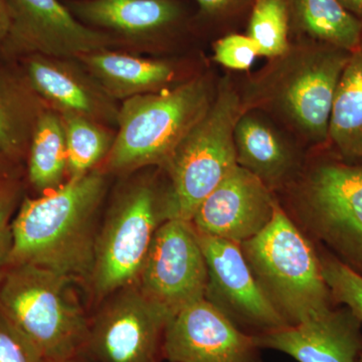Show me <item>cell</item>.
Listing matches in <instances>:
<instances>
[{
	"instance_id": "obj_1",
	"label": "cell",
	"mask_w": 362,
	"mask_h": 362,
	"mask_svg": "<svg viewBox=\"0 0 362 362\" xmlns=\"http://www.w3.org/2000/svg\"><path fill=\"white\" fill-rule=\"evenodd\" d=\"M111 176L100 168L25 197L14 214L8 266L32 264L88 284Z\"/></svg>"
},
{
	"instance_id": "obj_2",
	"label": "cell",
	"mask_w": 362,
	"mask_h": 362,
	"mask_svg": "<svg viewBox=\"0 0 362 362\" xmlns=\"http://www.w3.org/2000/svg\"><path fill=\"white\" fill-rule=\"evenodd\" d=\"M154 168L121 176L100 225L88 287L95 303L137 282L154 235L164 221L166 185Z\"/></svg>"
},
{
	"instance_id": "obj_3",
	"label": "cell",
	"mask_w": 362,
	"mask_h": 362,
	"mask_svg": "<svg viewBox=\"0 0 362 362\" xmlns=\"http://www.w3.org/2000/svg\"><path fill=\"white\" fill-rule=\"evenodd\" d=\"M211 102V84L202 76L121 102L115 139L99 168L111 177L163 168Z\"/></svg>"
},
{
	"instance_id": "obj_4",
	"label": "cell",
	"mask_w": 362,
	"mask_h": 362,
	"mask_svg": "<svg viewBox=\"0 0 362 362\" xmlns=\"http://www.w3.org/2000/svg\"><path fill=\"white\" fill-rule=\"evenodd\" d=\"M252 275L289 326L337 306L319 252L280 204L268 226L240 244Z\"/></svg>"
},
{
	"instance_id": "obj_5",
	"label": "cell",
	"mask_w": 362,
	"mask_h": 362,
	"mask_svg": "<svg viewBox=\"0 0 362 362\" xmlns=\"http://www.w3.org/2000/svg\"><path fill=\"white\" fill-rule=\"evenodd\" d=\"M73 279L32 264L7 267L0 279V314L49 362L78 356L89 320L73 291Z\"/></svg>"
},
{
	"instance_id": "obj_6",
	"label": "cell",
	"mask_w": 362,
	"mask_h": 362,
	"mask_svg": "<svg viewBox=\"0 0 362 362\" xmlns=\"http://www.w3.org/2000/svg\"><path fill=\"white\" fill-rule=\"evenodd\" d=\"M240 116L239 97L223 89L162 168L168 177V220L192 221L199 204L238 165L235 128Z\"/></svg>"
},
{
	"instance_id": "obj_7",
	"label": "cell",
	"mask_w": 362,
	"mask_h": 362,
	"mask_svg": "<svg viewBox=\"0 0 362 362\" xmlns=\"http://www.w3.org/2000/svg\"><path fill=\"white\" fill-rule=\"evenodd\" d=\"M296 214L324 249L362 276V162L334 154L317 163L299 188Z\"/></svg>"
},
{
	"instance_id": "obj_8",
	"label": "cell",
	"mask_w": 362,
	"mask_h": 362,
	"mask_svg": "<svg viewBox=\"0 0 362 362\" xmlns=\"http://www.w3.org/2000/svg\"><path fill=\"white\" fill-rule=\"evenodd\" d=\"M80 356L87 362H156L171 316L132 284L100 302Z\"/></svg>"
},
{
	"instance_id": "obj_9",
	"label": "cell",
	"mask_w": 362,
	"mask_h": 362,
	"mask_svg": "<svg viewBox=\"0 0 362 362\" xmlns=\"http://www.w3.org/2000/svg\"><path fill=\"white\" fill-rule=\"evenodd\" d=\"M206 259L192 221L171 218L157 230L136 284L173 317L204 299Z\"/></svg>"
},
{
	"instance_id": "obj_10",
	"label": "cell",
	"mask_w": 362,
	"mask_h": 362,
	"mask_svg": "<svg viewBox=\"0 0 362 362\" xmlns=\"http://www.w3.org/2000/svg\"><path fill=\"white\" fill-rule=\"evenodd\" d=\"M9 30L0 51L7 58L40 54L78 58L82 54L119 49L108 33L81 23L59 0H6Z\"/></svg>"
},
{
	"instance_id": "obj_11",
	"label": "cell",
	"mask_w": 362,
	"mask_h": 362,
	"mask_svg": "<svg viewBox=\"0 0 362 362\" xmlns=\"http://www.w3.org/2000/svg\"><path fill=\"white\" fill-rule=\"evenodd\" d=\"M81 23L108 33L120 51H161L185 35L189 16L180 0H63Z\"/></svg>"
},
{
	"instance_id": "obj_12",
	"label": "cell",
	"mask_w": 362,
	"mask_h": 362,
	"mask_svg": "<svg viewBox=\"0 0 362 362\" xmlns=\"http://www.w3.org/2000/svg\"><path fill=\"white\" fill-rule=\"evenodd\" d=\"M199 239L207 270L204 299L252 335L289 326L264 295L240 244L202 235Z\"/></svg>"
},
{
	"instance_id": "obj_13",
	"label": "cell",
	"mask_w": 362,
	"mask_h": 362,
	"mask_svg": "<svg viewBox=\"0 0 362 362\" xmlns=\"http://www.w3.org/2000/svg\"><path fill=\"white\" fill-rule=\"evenodd\" d=\"M161 345L170 362H263L252 335L204 298L171 317Z\"/></svg>"
},
{
	"instance_id": "obj_14",
	"label": "cell",
	"mask_w": 362,
	"mask_h": 362,
	"mask_svg": "<svg viewBox=\"0 0 362 362\" xmlns=\"http://www.w3.org/2000/svg\"><path fill=\"white\" fill-rule=\"evenodd\" d=\"M278 204L271 188L238 164L199 204L190 221L199 235L242 244L270 223Z\"/></svg>"
},
{
	"instance_id": "obj_15",
	"label": "cell",
	"mask_w": 362,
	"mask_h": 362,
	"mask_svg": "<svg viewBox=\"0 0 362 362\" xmlns=\"http://www.w3.org/2000/svg\"><path fill=\"white\" fill-rule=\"evenodd\" d=\"M21 62L26 82L47 108L117 129L120 102L107 93L77 58L33 54Z\"/></svg>"
},
{
	"instance_id": "obj_16",
	"label": "cell",
	"mask_w": 362,
	"mask_h": 362,
	"mask_svg": "<svg viewBox=\"0 0 362 362\" xmlns=\"http://www.w3.org/2000/svg\"><path fill=\"white\" fill-rule=\"evenodd\" d=\"M362 322L349 307L323 313L281 329L252 335L259 349H271L298 362H361Z\"/></svg>"
},
{
	"instance_id": "obj_17",
	"label": "cell",
	"mask_w": 362,
	"mask_h": 362,
	"mask_svg": "<svg viewBox=\"0 0 362 362\" xmlns=\"http://www.w3.org/2000/svg\"><path fill=\"white\" fill-rule=\"evenodd\" d=\"M283 93L290 116L317 142L328 141L333 101L351 52L320 44Z\"/></svg>"
},
{
	"instance_id": "obj_18",
	"label": "cell",
	"mask_w": 362,
	"mask_h": 362,
	"mask_svg": "<svg viewBox=\"0 0 362 362\" xmlns=\"http://www.w3.org/2000/svg\"><path fill=\"white\" fill-rule=\"evenodd\" d=\"M112 98L123 102L169 90L180 75L175 63L140 54L102 49L77 58ZM173 89V88H171Z\"/></svg>"
},
{
	"instance_id": "obj_19",
	"label": "cell",
	"mask_w": 362,
	"mask_h": 362,
	"mask_svg": "<svg viewBox=\"0 0 362 362\" xmlns=\"http://www.w3.org/2000/svg\"><path fill=\"white\" fill-rule=\"evenodd\" d=\"M45 107L23 71L0 66V154L11 163L26 160L35 124Z\"/></svg>"
},
{
	"instance_id": "obj_20",
	"label": "cell",
	"mask_w": 362,
	"mask_h": 362,
	"mask_svg": "<svg viewBox=\"0 0 362 362\" xmlns=\"http://www.w3.org/2000/svg\"><path fill=\"white\" fill-rule=\"evenodd\" d=\"M328 141L335 154L362 162V52H352L338 83L331 110Z\"/></svg>"
},
{
	"instance_id": "obj_21",
	"label": "cell",
	"mask_w": 362,
	"mask_h": 362,
	"mask_svg": "<svg viewBox=\"0 0 362 362\" xmlns=\"http://www.w3.org/2000/svg\"><path fill=\"white\" fill-rule=\"evenodd\" d=\"M26 163L28 182L39 195L54 192L68 181L65 130L58 112L45 107L40 114Z\"/></svg>"
},
{
	"instance_id": "obj_22",
	"label": "cell",
	"mask_w": 362,
	"mask_h": 362,
	"mask_svg": "<svg viewBox=\"0 0 362 362\" xmlns=\"http://www.w3.org/2000/svg\"><path fill=\"white\" fill-rule=\"evenodd\" d=\"M235 144L238 164L258 176L269 188L280 185L291 173V154L261 121L240 116L235 128Z\"/></svg>"
},
{
	"instance_id": "obj_23",
	"label": "cell",
	"mask_w": 362,
	"mask_h": 362,
	"mask_svg": "<svg viewBox=\"0 0 362 362\" xmlns=\"http://www.w3.org/2000/svg\"><path fill=\"white\" fill-rule=\"evenodd\" d=\"M295 25L320 44L350 52L358 49L362 21L338 0H288Z\"/></svg>"
},
{
	"instance_id": "obj_24",
	"label": "cell",
	"mask_w": 362,
	"mask_h": 362,
	"mask_svg": "<svg viewBox=\"0 0 362 362\" xmlns=\"http://www.w3.org/2000/svg\"><path fill=\"white\" fill-rule=\"evenodd\" d=\"M61 117L68 152V180H77L103 163L113 145L116 129L82 116Z\"/></svg>"
},
{
	"instance_id": "obj_25",
	"label": "cell",
	"mask_w": 362,
	"mask_h": 362,
	"mask_svg": "<svg viewBox=\"0 0 362 362\" xmlns=\"http://www.w3.org/2000/svg\"><path fill=\"white\" fill-rule=\"evenodd\" d=\"M290 14L288 0H254L247 37L258 45L259 56H281L288 49Z\"/></svg>"
},
{
	"instance_id": "obj_26",
	"label": "cell",
	"mask_w": 362,
	"mask_h": 362,
	"mask_svg": "<svg viewBox=\"0 0 362 362\" xmlns=\"http://www.w3.org/2000/svg\"><path fill=\"white\" fill-rule=\"evenodd\" d=\"M318 252L324 280L335 303L349 307L362 322V276L324 247L323 251Z\"/></svg>"
},
{
	"instance_id": "obj_27",
	"label": "cell",
	"mask_w": 362,
	"mask_h": 362,
	"mask_svg": "<svg viewBox=\"0 0 362 362\" xmlns=\"http://www.w3.org/2000/svg\"><path fill=\"white\" fill-rule=\"evenodd\" d=\"M21 197V185L16 175L0 182V279L8 266L13 247V221Z\"/></svg>"
},
{
	"instance_id": "obj_28",
	"label": "cell",
	"mask_w": 362,
	"mask_h": 362,
	"mask_svg": "<svg viewBox=\"0 0 362 362\" xmlns=\"http://www.w3.org/2000/svg\"><path fill=\"white\" fill-rule=\"evenodd\" d=\"M214 51L216 62L238 71L249 70L259 56L256 42L243 35H226L214 44Z\"/></svg>"
},
{
	"instance_id": "obj_29",
	"label": "cell",
	"mask_w": 362,
	"mask_h": 362,
	"mask_svg": "<svg viewBox=\"0 0 362 362\" xmlns=\"http://www.w3.org/2000/svg\"><path fill=\"white\" fill-rule=\"evenodd\" d=\"M0 362H49L32 341L0 314Z\"/></svg>"
},
{
	"instance_id": "obj_30",
	"label": "cell",
	"mask_w": 362,
	"mask_h": 362,
	"mask_svg": "<svg viewBox=\"0 0 362 362\" xmlns=\"http://www.w3.org/2000/svg\"><path fill=\"white\" fill-rule=\"evenodd\" d=\"M199 7V16L206 18H220L237 13L254 0H195Z\"/></svg>"
},
{
	"instance_id": "obj_31",
	"label": "cell",
	"mask_w": 362,
	"mask_h": 362,
	"mask_svg": "<svg viewBox=\"0 0 362 362\" xmlns=\"http://www.w3.org/2000/svg\"><path fill=\"white\" fill-rule=\"evenodd\" d=\"M9 23L11 21L6 0H0V47L8 35Z\"/></svg>"
},
{
	"instance_id": "obj_32",
	"label": "cell",
	"mask_w": 362,
	"mask_h": 362,
	"mask_svg": "<svg viewBox=\"0 0 362 362\" xmlns=\"http://www.w3.org/2000/svg\"><path fill=\"white\" fill-rule=\"evenodd\" d=\"M350 13L362 21V0H338Z\"/></svg>"
},
{
	"instance_id": "obj_33",
	"label": "cell",
	"mask_w": 362,
	"mask_h": 362,
	"mask_svg": "<svg viewBox=\"0 0 362 362\" xmlns=\"http://www.w3.org/2000/svg\"><path fill=\"white\" fill-rule=\"evenodd\" d=\"M14 164L11 163V161L7 160L6 157L0 154V178H6L9 176H13L11 173V166Z\"/></svg>"
},
{
	"instance_id": "obj_34",
	"label": "cell",
	"mask_w": 362,
	"mask_h": 362,
	"mask_svg": "<svg viewBox=\"0 0 362 362\" xmlns=\"http://www.w3.org/2000/svg\"><path fill=\"white\" fill-rule=\"evenodd\" d=\"M62 362H87V361H86L85 359L83 358V357L81 356L80 354H78V356L73 357V358L66 359V361H62Z\"/></svg>"
},
{
	"instance_id": "obj_35",
	"label": "cell",
	"mask_w": 362,
	"mask_h": 362,
	"mask_svg": "<svg viewBox=\"0 0 362 362\" xmlns=\"http://www.w3.org/2000/svg\"><path fill=\"white\" fill-rule=\"evenodd\" d=\"M357 51L362 52V37H361V44H359V47H358V49H357Z\"/></svg>"
},
{
	"instance_id": "obj_36",
	"label": "cell",
	"mask_w": 362,
	"mask_h": 362,
	"mask_svg": "<svg viewBox=\"0 0 362 362\" xmlns=\"http://www.w3.org/2000/svg\"><path fill=\"white\" fill-rule=\"evenodd\" d=\"M9 177H11V176H9ZM6 178H8V177H6ZM6 178H0V182H1L2 180H6Z\"/></svg>"
},
{
	"instance_id": "obj_37",
	"label": "cell",
	"mask_w": 362,
	"mask_h": 362,
	"mask_svg": "<svg viewBox=\"0 0 362 362\" xmlns=\"http://www.w3.org/2000/svg\"><path fill=\"white\" fill-rule=\"evenodd\" d=\"M361 362H362V354H361Z\"/></svg>"
}]
</instances>
